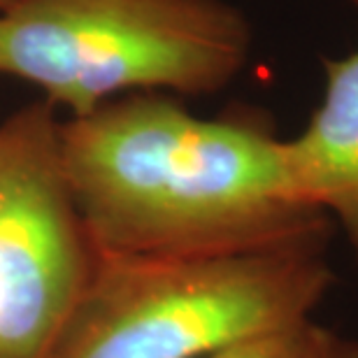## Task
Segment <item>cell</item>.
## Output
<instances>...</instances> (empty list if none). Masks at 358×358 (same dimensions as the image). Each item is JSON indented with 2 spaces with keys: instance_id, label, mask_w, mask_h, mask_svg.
<instances>
[{
  "instance_id": "cell-1",
  "label": "cell",
  "mask_w": 358,
  "mask_h": 358,
  "mask_svg": "<svg viewBox=\"0 0 358 358\" xmlns=\"http://www.w3.org/2000/svg\"><path fill=\"white\" fill-rule=\"evenodd\" d=\"M61 159L98 254L319 249L328 217L298 198L277 140L247 117L200 119L131 93L61 124Z\"/></svg>"
},
{
  "instance_id": "cell-2",
  "label": "cell",
  "mask_w": 358,
  "mask_h": 358,
  "mask_svg": "<svg viewBox=\"0 0 358 358\" xmlns=\"http://www.w3.org/2000/svg\"><path fill=\"white\" fill-rule=\"evenodd\" d=\"M333 275L319 249L98 254L47 358H205L312 317Z\"/></svg>"
},
{
  "instance_id": "cell-3",
  "label": "cell",
  "mask_w": 358,
  "mask_h": 358,
  "mask_svg": "<svg viewBox=\"0 0 358 358\" xmlns=\"http://www.w3.org/2000/svg\"><path fill=\"white\" fill-rule=\"evenodd\" d=\"M249 47V21L226 0H12L0 12V75L73 119L124 93H214Z\"/></svg>"
},
{
  "instance_id": "cell-4",
  "label": "cell",
  "mask_w": 358,
  "mask_h": 358,
  "mask_svg": "<svg viewBox=\"0 0 358 358\" xmlns=\"http://www.w3.org/2000/svg\"><path fill=\"white\" fill-rule=\"evenodd\" d=\"M96 249L75 207L54 107L0 124V358H47L87 286Z\"/></svg>"
},
{
  "instance_id": "cell-5",
  "label": "cell",
  "mask_w": 358,
  "mask_h": 358,
  "mask_svg": "<svg viewBox=\"0 0 358 358\" xmlns=\"http://www.w3.org/2000/svg\"><path fill=\"white\" fill-rule=\"evenodd\" d=\"M282 156L298 198L338 217L358 259V49L326 61L324 103Z\"/></svg>"
},
{
  "instance_id": "cell-6",
  "label": "cell",
  "mask_w": 358,
  "mask_h": 358,
  "mask_svg": "<svg viewBox=\"0 0 358 358\" xmlns=\"http://www.w3.org/2000/svg\"><path fill=\"white\" fill-rule=\"evenodd\" d=\"M205 358H358V340L305 319L254 335Z\"/></svg>"
},
{
  "instance_id": "cell-7",
  "label": "cell",
  "mask_w": 358,
  "mask_h": 358,
  "mask_svg": "<svg viewBox=\"0 0 358 358\" xmlns=\"http://www.w3.org/2000/svg\"><path fill=\"white\" fill-rule=\"evenodd\" d=\"M10 3H12V0H0V12H3V10H5V7H7V5H10Z\"/></svg>"
}]
</instances>
